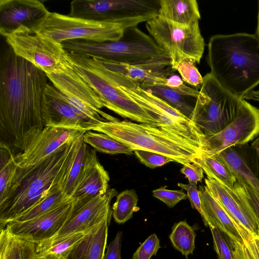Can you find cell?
Segmentation results:
<instances>
[{"label": "cell", "instance_id": "36", "mask_svg": "<svg viewBox=\"0 0 259 259\" xmlns=\"http://www.w3.org/2000/svg\"><path fill=\"white\" fill-rule=\"evenodd\" d=\"M138 201V195L134 189L125 190L118 194L112 209L114 221L123 224L131 219L136 210Z\"/></svg>", "mask_w": 259, "mask_h": 259}, {"label": "cell", "instance_id": "47", "mask_svg": "<svg viewBox=\"0 0 259 259\" xmlns=\"http://www.w3.org/2000/svg\"><path fill=\"white\" fill-rule=\"evenodd\" d=\"M243 243L248 248L256 259H259V246L254 241L252 237L249 241H244Z\"/></svg>", "mask_w": 259, "mask_h": 259}, {"label": "cell", "instance_id": "32", "mask_svg": "<svg viewBox=\"0 0 259 259\" xmlns=\"http://www.w3.org/2000/svg\"><path fill=\"white\" fill-rule=\"evenodd\" d=\"M91 229L71 234L57 240L36 244L35 258H60L78 242Z\"/></svg>", "mask_w": 259, "mask_h": 259}, {"label": "cell", "instance_id": "42", "mask_svg": "<svg viewBox=\"0 0 259 259\" xmlns=\"http://www.w3.org/2000/svg\"><path fill=\"white\" fill-rule=\"evenodd\" d=\"M180 172L184 174L189 181V183L197 184L201 182L204 177L203 168L195 162H191L183 165Z\"/></svg>", "mask_w": 259, "mask_h": 259}, {"label": "cell", "instance_id": "41", "mask_svg": "<svg viewBox=\"0 0 259 259\" xmlns=\"http://www.w3.org/2000/svg\"><path fill=\"white\" fill-rule=\"evenodd\" d=\"M153 196L158 199L168 207L171 208L182 200H186L187 195L183 190H171L160 187L152 191Z\"/></svg>", "mask_w": 259, "mask_h": 259}, {"label": "cell", "instance_id": "21", "mask_svg": "<svg viewBox=\"0 0 259 259\" xmlns=\"http://www.w3.org/2000/svg\"><path fill=\"white\" fill-rule=\"evenodd\" d=\"M41 115L45 126L85 130V127L91 124L73 108L64 95L52 83H48L45 89L41 103Z\"/></svg>", "mask_w": 259, "mask_h": 259}, {"label": "cell", "instance_id": "4", "mask_svg": "<svg viewBox=\"0 0 259 259\" xmlns=\"http://www.w3.org/2000/svg\"><path fill=\"white\" fill-rule=\"evenodd\" d=\"M85 130L106 134L134 150L162 154L183 165L194 162L201 153V141L148 124L116 118L113 121L89 124Z\"/></svg>", "mask_w": 259, "mask_h": 259}, {"label": "cell", "instance_id": "53", "mask_svg": "<svg viewBox=\"0 0 259 259\" xmlns=\"http://www.w3.org/2000/svg\"><path fill=\"white\" fill-rule=\"evenodd\" d=\"M45 259H60V258H57V257H47V258H45Z\"/></svg>", "mask_w": 259, "mask_h": 259}, {"label": "cell", "instance_id": "5", "mask_svg": "<svg viewBox=\"0 0 259 259\" xmlns=\"http://www.w3.org/2000/svg\"><path fill=\"white\" fill-rule=\"evenodd\" d=\"M69 58L71 67L94 91L104 107L122 117L160 127L158 121L119 88L101 61L73 53H69Z\"/></svg>", "mask_w": 259, "mask_h": 259}, {"label": "cell", "instance_id": "46", "mask_svg": "<svg viewBox=\"0 0 259 259\" xmlns=\"http://www.w3.org/2000/svg\"><path fill=\"white\" fill-rule=\"evenodd\" d=\"M240 184L244 187L247 196L259 220V190L254 188L248 184Z\"/></svg>", "mask_w": 259, "mask_h": 259}, {"label": "cell", "instance_id": "34", "mask_svg": "<svg viewBox=\"0 0 259 259\" xmlns=\"http://www.w3.org/2000/svg\"><path fill=\"white\" fill-rule=\"evenodd\" d=\"M196 236L193 228L183 221L174 225L169 238L174 247L187 257L193 253Z\"/></svg>", "mask_w": 259, "mask_h": 259}, {"label": "cell", "instance_id": "15", "mask_svg": "<svg viewBox=\"0 0 259 259\" xmlns=\"http://www.w3.org/2000/svg\"><path fill=\"white\" fill-rule=\"evenodd\" d=\"M37 0H1L0 33L6 37L19 32H35L50 14Z\"/></svg>", "mask_w": 259, "mask_h": 259}, {"label": "cell", "instance_id": "26", "mask_svg": "<svg viewBox=\"0 0 259 259\" xmlns=\"http://www.w3.org/2000/svg\"><path fill=\"white\" fill-rule=\"evenodd\" d=\"M158 16L183 25L199 22L201 15L196 0H159Z\"/></svg>", "mask_w": 259, "mask_h": 259}, {"label": "cell", "instance_id": "30", "mask_svg": "<svg viewBox=\"0 0 259 259\" xmlns=\"http://www.w3.org/2000/svg\"><path fill=\"white\" fill-rule=\"evenodd\" d=\"M63 184L55 186L45 198L10 222H21L34 219L52 211L68 200L70 198L64 192Z\"/></svg>", "mask_w": 259, "mask_h": 259}, {"label": "cell", "instance_id": "29", "mask_svg": "<svg viewBox=\"0 0 259 259\" xmlns=\"http://www.w3.org/2000/svg\"><path fill=\"white\" fill-rule=\"evenodd\" d=\"M0 259H35L36 244L0 230Z\"/></svg>", "mask_w": 259, "mask_h": 259}, {"label": "cell", "instance_id": "40", "mask_svg": "<svg viewBox=\"0 0 259 259\" xmlns=\"http://www.w3.org/2000/svg\"><path fill=\"white\" fill-rule=\"evenodd\" d=\"M134 153L143 164L151 168H155L174 161L171 158L154 152L135 150Z\"/></svg>", "mask_w": 259, "mask_h": 259}, {"label": "cell", "instance_id": "12", "mask_svg": "<svg viewBox=\"0 0 259 259\" xmlns=\"http://www.w3.org/2000/svg\"><path fill=\"white\" fill-rule=\"evenodd\" d=\"M47 75L73 108L91 124L116 119L101 110L104 106L98 95L70 64L62 70Z\"/></svg>", "mask_w": 259, "mask_h": 259}, {"label": "cell", "instance_id": "13", "mask_svg": "<svg viewBox=\"0 0 259 259\" xmlns=\"http://www.w3.org/2000/svg\"><path fill=\"white\" fill-rule=\"evenodd\" d=\"M156 1L74 0L70 3L69 16L96 21H114L149 17L158 13Z\"/></svg>", "mask_w": 259, "mask_h": 259}, {"label": "cell", "instance_id": "49", "mask_svg": "<svg viewBox=\"0 0 259 259\" xmlns=\"http://www.w3.org/2000/svg\"><path fill=\"white\" fill-rule=\"evenodd\" d=\"M243 99H253L259 101V91H251L244 96Z\"/></svg>", "mask_w": 259, "mask_h": 259}, {"label": "cell", "instance_id": "27", "mask_svg": "<svg viewBox=\"0 0 259 259\" xmlns=\"http://www.w3.org/2000/svg\"><path fill=\"white\" fill-rule=\"evenodd\" d=\"M83 134L76 139L64 179L63 190L69 198L72 197L79 184L91 149L83 141Z\"/></svg>", "mask_w": 259, "mask_h": 259}, {"label": "cell", "instance_id": "44", "mask_svg": "<svg viewBox=\"0 0 259 259\" xmlns=\"http://www.w3.org/2000/svg\"><path fill=\"white\" fill-rule=\"evenodd\" d=\"M122 232L118 231L114 239L107 247L103 259H121V246Z\"/></svg>", "mask_w": 259, "mask_h": 259}, {"label": "cell", "instance_id": "31", "mask_svg": "<svg viewBox=\"0 0 259 259\" xmlns=\"http://www.w3.org/2000/svg\"><path fill=\"white\" fill-rule=\"evenodd\" d=\"M194 162L203 168L207 176L213 178L226 187L232 188L237 182L236 178L230 168L215 155L201 154Z\"/></svg>", "mask_w": 259, "mask_h": 259}, {"label": "cell", "instance_id": "51", "mask_svg": "<svg viewBox=\"0 0 259 259\" xmlns=\"http://www.w3.org/2000/svg\"><path fill=\"white\" fill-rule=\"evenodd\" d=\"M255 35L259 39V2H258V12L257 15V23Z\"/></svg>", "mask_w": 259, "mask_h": 259}, {"label": "cell", "instance_id": "2", "mask_svg": "<svg viewBox=\"0 0 259 259\" xmlns=\"http://www.w3.org/2000/svg\"><path fill=\"white\" fill-rule=\"evenodd\" d=\"M207 48L210 73L225 90L242 99L259 84V39L255 34L215 35Z\"/></svg>", "mask_w": 259, "mask_h": 259}, {"label": "cell", "instance_id": "28", "mask_svg": "<svg viewBox=\"0 0 259 259\" xmlns=\"http://www.w3.org/2000/svg\"><path fill=\"white\" fill-rule=\"evenodd\" d=\"M214 155L230 168L238 182L248 184L259 190V179L236 146L229 147Z\"/></svg>", "mask_w": 259, "mask_h": 259}, {"label": "cell", "instance_id": "23", "mask_svg": "<svg viewBox=\"0 0 259 259\" xmlns=\"http://www.w3.org/2000/svg\"><path fill=\"white\" fill-rule=\"evenodd\" d=\"M110 178L100 163L95 149H90L83 173L77 188L72 196L78 206L108 189Z\"/></svg>", "mask_w": 259, "mask_h": 259}, {"label": "cell", "instance_id": "22", "mask_svg": "<svg viewBox=\"0 0 259 259\" xmlns=\"http://www.w3.org/2000/svg\"><path fill=\"white\" fill-rule=\"evenodd\" d=\"M199 193L203 212L202 217L206 226L215 227L231 241L243 243L252 236L231 216L206 186H199Z\"/></svg>", "mask_w": 259, "mask_h": 259}, {"label": "cell", "instance_id": "17", "mask_svg": "<svg viewBox=\"0 0 259 259\" xmlns=\"http://www.w3.org/2000/svg\"><path fill=\"white\" fill-rule=\"evenodd\" d=\"M75 200L70 198L52 211L24 222H10L6 227L17 237L39 244L54 238L71 217Z\"/></svg>", "mask_w": 259, "mask_h": 259}, {"label": "cell", "instance_id": "33", "mask_svg": "<svg viewBox=\"0 0 259 259\" xmlns=\"http://www.w3.org/2000/svg\"><path fill=\"white\" fill-rule=\"evenodd\" d=\"M15 155L9 146L0 143V204L6 200L18 168Z\"/></svg>", "mask_w": 259, "mask_h": 259}, {"label": "cell", "instance_id": "3", "mask_svg": "<svg viewBox=\"0 0 259 259\" xmlns=\"http://www.w3.org/2000/svg\"><path fill=\"white\" fill-rule=\"evenodd\" d=\"M76 139L34 165L18 166L7 199L0 204L1 229L45 198L55 186L63 183Z\"/></svg>", "mask_w": 259, "mask_h": 259}, {"label": "cell", "instance_id": "37", "mask_svg": "<svg viewBox=\"0 0 259 259\" xmlns=\"http://www.w3.org/2000/svg\"><path fill=\"white\" fill-rule=\"evenodd\" d=\"M192 59H185L182 61L177 68L183 81L196 88H200L203 80L202 77Z\"/></svg>", "mask_w": 259, "mask_h": 259}, {"label": "cell", "instance_id": "9", "mask_svg": "<svg viewBox=\"0 0 259 259\" xmlns=\"http://www.w3.org/2000/svg\"><path fill=\"white\" fill-rule=\"evenodd\" d=\"M145 26L149 35L169 56L175 70L185 59L200 62L205 44L199 22L183 25L158 15Z\"/></svg>", "mask_w": 259, "mask_h": 259}, {"label": "cell", "instance_id": "43", "mask_svg": "<svg viewBox=\"0 0 259 259\" xmlns=\"http://www.w3.org/2000/svg\"><path fill=\"white\" fill-rule=\"evenodd\" d=\"M178 186L182 188V190L186 191L187 197L190 200L191 207L196 209L200 214L201 217H202L203 212L201 208L199 190L197 187V185L192 183L185 184L178 183Z\"/></svg>", "mask_w": 259, "mask_h": 259}, {"label": "cell", "instance_id": "7", "mask_svg": "<svg viewBox=\"0 0 259 259\" xmlns=\"http://www.w3.org/2000/svg\"><path fill=\"white\" fill-rule=\"evenodd\" d=\"M153 18L139 17L114 21H96L50 12L35 32L62 42L80 39L96 42L120 39L126 28Z\"/></svg>", "mask_w": 259, "mask_h": 259}, {"label": "cell", "instance_id": "38", "mask_svg": "<svg viewBox=\"0 0 259 259\" xmlns=\"http://www.w3.org/2000/svg\"><path fill=\"white\" fill-rule=\"evenodd\" d=\"M218 259H234L233 248L226 236L215 227H209Z\"/></svg>", "mask_w": 259, "mask_h": 259}, {"label": "cell", "instance_id": "35", "mask_svg": "<svg viewBox=\"0 0 259 259\" xmlns=\"http://www.w3.org/2000/svg\"><path fill=\"white\" fill-rule=\"evenodd\" d=\"M83 141L95 150L106 154H132L134 150L103 133L87 131L83 135Z\"/></svg>", "mask_w": 259, "mask_h": 259}, {"label": "cell", "instance_id": "18", "mask_svg": "<svg viewBox=\"0 0 259 259\" xmlns=\"http://www.w3.org/2000/svg\"><path fill=\"white\" fill-rule=\"evenodd\" d=\"M87 132L84 129L45 126L26 148L15 155L19 167L34 165Z\"/></svg>", "mask_w": 259, "mask_h": 259}, {"label": "cell", "instance_id": "52", "mask_svg": "<svg viewBox=\"0 0 259 259\" xmlns=\"http://www.w3.org/2000/svg\"><path fill=\"white\" fill-rule=\"evenodd\" d=\"M255 242L259 246V235L252 236Z\"/></svg>", "mask_w": 259, "mask_h": 259}, {"label": "cell", "instance_id": "45", "mask_svg": "<svg viewBox=\"0 0 259 259\" xmlns=\"http://www.w3.org/2000/svg\"><path fill=\"white\" fill-rule=\"evenodd\" d=\"M230 242L233 248L234 259H256L244 243L231 241Z\"/></svg>", "mask_w": 259, "mask_h": 259}, {"label": "cell", "instance_id": "24", "mask_svg": "<svg viewBox=\"0 0 259 259\" xmlns=\"http://www.w3.org/2000/svg\"><path fill=\"white\" fill-rule=\"evenodd\" d=\"M111 216L91 228L60 259H103Z\"/></svg>", "mask_w": 259, "mask_h": 259}, {"label": "cell", "instance_id": "6", "mask_svg": "<svg viewBox=\"0 0 259 259\" xmlns=\"http://www.w3.org/2000/svg\"><path fill=\"white\" fill-rule=\"evenodd\" d=\"M68 53L86 55L100 61L131 64L166 54L150 35L137 26L125 30L114 41L96 42L80 39L62 42Z\"/></svg>", "mask_w": 259, "mask_h": 259}, {"label": "cell", "instance_id": "25", "mask_svg": "<svg viewBox=\"0 0 259 259\" xmlns=\"http://www.w3.org/2000/svg\"><path fill=\"white\" fill-rule=\"evenodd\" d=\"M142 88L190 118L199 94L197 89L184 83L178 87L158 84Z\"/></svg>", "mask_w": 259, "mask_h": 259}, {"label": "cell", "instance_id": "19", "mask_svg": "<svg viewBox=\"0 0 259 259\" xmlns=\"http://www.w3.org/2000/svg\"><path fill=\"white\" fill-rule=\"evenodd\" d=\"M101 61L109 70L137 81L142 87L165 85L167 78L176 71L167 54L131 64Z\"/></svg>", "mask_w": 259, "mask_h": 259}, {"label": "cell", "instance_id": "8", "mask_svg": "<svg viewBox=\"0 0 259 259\" xmlns=\"http://www.w3.org/2000/svg\"><path fill=\"white\" fill-rule=\"evenodd\" d=\"M244 100L225 90L208 73L203 77L190 119L203 136L215 135L233 120Z\"/></svg>", "mask_w": 259, "mask_h": 259}, {"label": "cell", "instance_id": "16", "mask_svg": "<svg viewBox=\"0 0 259 259\" xmlns=\"http://www.w3.org/2000/svg\"><path fill=\"white\" fill-rule=\"evenodd\" d=\"M205 185L231 216L252 236L259 235V220L243 185L226 187L209 176Z\"/></svg>", "mask_w": 259, "mask_h": 259}, {"label": "cell", "instance_id": "48", "mask_svg": "<svg viewBox=\"0 0 259 259\" xmlns=\"http://www.w3.org/2000/svg\"><path fill=\"white\" fill-rule=\"evenodd\" d=\"M184 83V81L177 75H172L167 78V83L165 85L170 87H178Z\"/></svg>", "mask_w": 259, "mask_h": 259}, {"label": "cell", "instance_id": "50", "mask_svg": "<svg viewBox=\"0 0 259 259\" xmlns=\"http://www.w3.org/2000/svg\"><path fill=\"white\" fill-rule=\"evenodd\" d=\"M251 147L253 150L255 152L259 162V137L253 142Z\"/></svg>", "mask_w": 259, "mask_h": 259}, {"label": "cell", "instance_id": "20", "mask_svg": "<svg viewBox=\"0 0 259 259\" xmlns=\"http://www.w3.org/2000/svg\"><path fill=\"white\" fill-rule=\"evenodd\" d=\"M117 195L116 189H108L105 193L94 197L78 206H74L71 217L58 233L46 241L86 231L100 223L106 218L111 216L110 203Z\"/></svg>", "mask_w": 259, "mask_h": 259}, {"label": "cell", "instance_id": "11", "mask_svg": "<svg viewBox=\"0 0 259 259\" xmlns=\"http://www.w3.org/2000/svg\"><path fill=\"white\" fill-rule=\"evenodd\" d=\"M17 56L32 63L46 74L70 65L69 53L62 43L33 32H19L5 37Z\"/></svg>", "mask_w": 259, "mask_h": 259}, {"label": "cell", "instance_id": "14", "mask_svg": "<svg viewBox=\"0 0 259 259\" xmlns=\"http://www.w3.org/2000/svg\"><path fill=\"white\" fill-rule=\"evenodd\" d=\"M259 135V109L244 100L233 120L220 133L203 136L202 154L211 156L230 147L243 145Z\"/></svg>", "mask_w": 259, "mask_h": 259}, {"label": "cell", "instance_id": "10", "mask_svg": "<svg viewBox=\"0 0 259 259\" xmlns=\"http://www.w3.org/2000/svg\"><path fill=\"white\" fill-rule=\"evenodd\" d=\"M109 71L119 88L158 121L160 127L202 141L203 134L189 118L144 89L137 81L119 73Z\"/></svg>", "mask_w": 259, "mask_h": 259}, {"label": "cell", "instance_id": "1", "mask_svg": "<svg viewBox=\"0 0 259 259\" xmlns=\"http://www.w3.org/2000/svg\"><path fill=\"white\" fill-rule=\"evenodd\" d=\"M47 74L9 47L0 75V143L23 152L44 128L41 103Z\"/></svg>", "mask_w": 259, "mask_h": 259}, {"label": "cell", "instance_id": "39", "mask_svg": "<svg viewBox=\"0 0 259 259\" xmlns=\"http://www.w3.org/2000/svg\"><path fill=\"white\" fill-rule=\"evenodd\" d=\"M161 247L160 240L155 234L150 235L137 248L132 259H150L156 255Z\"/></svg>", "mask_w": 259, "mask_h": 259}]
</instances>
